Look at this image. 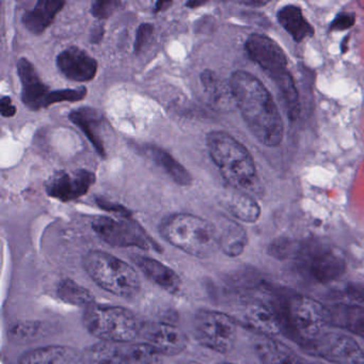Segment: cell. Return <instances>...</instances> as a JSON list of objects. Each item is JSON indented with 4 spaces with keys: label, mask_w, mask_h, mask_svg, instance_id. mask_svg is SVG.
<instances>
[{
    "label": "cell",
    "mask_w": 364,
    "mask_h": 364,
    "mask_svg": "<svg viewBox=\"0 0 364 364\" xmlns=\"http://www.w3.org/2000/svg\"><path fill=\"white\" fill-rule=\"evenodd\" d=\"M236 107L251 133L264 146L274 148L282 142L284 125L272 95L255 75L236 71L230 80Z\"/></svg>",
    "instance_id": "cell-1"
},
{
    "label": "cell",
    "mask_w": 364,
    "mask_h": 364,
    "mask_svg": "<svg viewBox=\"0 0 364 364\" xmlns=\"http://www.w3.org/2000/svg\"><path fill=\"white\" fill-rule=\"evenodd\" d=\"M206 144L213 161L232 188L261 197V182L255 161L244 144L225 132L208 134Z\"/></svg>",
    "instance_id": "cell-2"
},
{
    "label": "cell",
    "mask_w": 364,
    "mask_h": 364,
    "mask_svg": "<svg viewBox=\"0 0 364 364\" xmlns=\"http://www.w3.org/2000/svg\"><path fill=\"white\" fill-rule=\"evenodd\" d=\"M159 232L172 246L199 259L210 257L219 248L216 228L195 215H169L161 221Z\"/></svg>",
    "instance_id": "cell-3"
},
{
    "label": "cell",
    "mask_w": 364,
    "mask_h": 364,
    "mask_svg": "<svg viewBox=\"0 0 364 364\" xmlns=\"http://www.w3.org/2000/svg\"><path fill=\"white\" fill-rule=\"evenodd\" d=\"M279 310L283 330L302 347L318 338L329 325L327 306L308 296H287L279 304Z\"/></svg>",
    "instance_id": "cell-4"
},
{
    "label": "cell",
    "mask_w": 364,
    "mask_h": 364,
    "mask_svg": "<svg viewBox=\"0 0 364 364\" xmlns=\"http://www.w3.org/2000/svg\"><path fill=\"white\" fill-rule=\"evenodd\" d=\"M84 267L93 282L118 297H135L141 289L136 270L105 251H91L85 255Z\"/></svg>",
    "instance_id": "cell-5"
},
{
    "label": "cell",
    "mask_w": 364,
    "mask_h": 364,
    "mask_svg": "<svg viewBox=\"0 0 364 364\" xmlns=\"http://www.w3.org/2000/svg\"><path fill=\"white\" fill-rule=\"evenodd\" d=\"M85 327L102 342L129 344L141 334L144 323L122 306L93 304L85 311Z\"/></svg>",
    "instance_id": "cell-6"
},
{
    "label": "cell",
    "mask_w": 364,
    "mask_h": 364,
    "mask_svg": "<svg viewBox=\"0 0 364 364\" xmlns=\"http://www.w3.org/2000/svg\"><path fill=\"white\" fill-rule=\"evenodd\" d=\"M18 73L22 84V101L29 109L38 110L50 107L63 102H80L87 97V89H61L52 90L44 84L33 63L26 58H21L18 63Z\"/></svg>",
    "instance_id": "cell-7"
},
{
    "label": "cell",
    "mask_w": 364,
    "mask_h": 364,
    "mask_svg": "<svg viewBox=\"0 0 364 364\" xmlns=\"http://www.w3.org/2000/svg\"><path fill=\"white\" fill-rule=\"evenodd\" d=\"M193 333L204 347L219 353H228L234 348L237 329L234 318L218 311L202 310L196 314Z\"/></svg>",
    "instance_id": "cell-8"
},
{
    "label": "cell",
    "mask_w": 364,
    "mask_h": 364,
    "mask_svg": "<svg viewBox=\"0 0 364 364\" xmlns=\"http://www.w3.org/2000/svg\"><path fill=\"white\" fill-rule=\"evenodd\" d=\"M302 348L331 363L364 364V351L353 338L344 334L323 332Z\"/></svg>",
    "instance_id": "cell-9"
},
{
    "label": "cell",
    "mask_w": 364,
    "mask_h": 364,
    "mask_svg": "<svg viewBox=\"0 0 364 364\" xmlns=\"http://www.w3.org/2000/svg\"><path fill=\"white\" fill-rule=\"evenodd\" d=\"M92 228L95 233L110 246L136 247L144 250L157 248L144 230L131 219L124 221L110 217H97L93 220Z\"/></svg>",
    "instance_id": "cell-10"
},
{
    "label": "cell",
    "mask_w": 364,
    "mask_h": 364,
    "mask_svg": "<svg viewBox=\"0 0 364 364\" xmlns=\"http://www.w3.org/2000/svg\"><path fill=\"white\" fill-rule=\"evenodd\" d=\"M247 55L274 82L289 74L287 58L278 43L266 36L253 33L247 39Z\"/></svg>",
    "instance_id": "cell-11"
},
{
    "label": "cell",
    "mask_w": 364,
    "mask_h": 364,
    "mask_svg": "<svg viewBox=\"0 0 364 364\" xmlns=\"http://www.w3.org/2000/svg\"><path fill=\"white\" fill-rule=\"evenodd\" d=\"M240 318L242 325L264 336H274L283 331L280 310L264 298L248 297L244 299Z\"/></svg>",
    "instance_id": "cell-12"
},
{
    "label": "cell",
    "mask_w": 364,
    "mask_h": 364,
    "mask_svg": "<svg viewBox=\"0 0 364 364\" xmlns=\"http://www.w3.org/2000/svg\"><path fill=\"white\" fill-rule=\"evenodd\" d=\"M298 259H304L309 274L319 283H329L340 278L346 270L342 255L325 247H304Z\"/></svg>",
    "instance_id": "cell-13"
},
{
    "label": "cell",
    "mask_w": 364,
    "mask_h": 364,
    "mask_svg": "<svg viewBox=\"0 0 364 364\" xmlns=\"http://www.w3.org/2000/svg\"><path fill=\"white\" fill-rule=\"evenodd\" d=\"M95 183V174L88 170L58 171L46 183V193L61 202L78 199L88 193Z\"/></svg>",
    "instance_id": "cell-14"
},
{
    "label": "cell",
    "mask_w": 364,
    "mask_h": 364,
    "mask_svg": "<svg viewBox=\"0 0 364 364\" xmlns=\"http://www.w3.org/2000/svg\"><path fill=\"white\" fill-rule=\"evenodd\" d=\"M146 343L154 347L161 355H176L188 345L186 334L171 323H150L142 326L141 334Z\"/></svg>",
    "instance_id": "cell-15"
},
{
    "label": "cell",
    "mask_w": 364,
    "mask_h": 364,
    "mask_svg": "<svg viewBox=\"0 0 364 364\" xmlns=\"http://www.w3.org/2000/svg\"><path fill=\"white\" fill-rule=\"evenodd\" d=\"M57 67L68 80L76 82H87L95 80L99 65L86 50L71 46L57 56Z\"/></svg>",
    "instance_id": "cell-16"
},
{
    "label": "cell",
    "mask_w": 364,
    "mask_h": 364,
    "mask_svg": "<svg viewBox=\"0 0 364 364\" xmlns=\"http://www.w3.org/2000/svg\"><path fill=\"white\" fill-rule=\"evenodd\" d=\"M132 259L144 272V276L168 293L176 294L180 291L182 281L180 276L169 266L146 255H134Z\"/></svg>",
    "instance_id": "cell-17"
},
{
    "label": "cell",
    "mask_w": 364,
    "mask_h": 364,
    "mask_svg": "<svg viewBox=\"0 0 364 364\" xmlns=\"http://www.w3.org/2000/svg\"><path fill=\"white\" fill-rule=\"evenodd\" d=\"M82 357L75 349L61 345H50L23 353L18 364H82Z\"/></svg>",
    "instance_id": "cell-18"
},
{
    "label": "cell",
    "mask_w": 364,
    "mask_h": 364,
    "mask_svg": "<svg viewBox=\"0 0 364 364\" xmlns=\"http://www.w3.org/2000/svg\"><path fill=\"white\" fill-rule=\"evenodd\" d=\"M70 120L82 129L89 141L95 146L97 152L105 159L106 150L101 138V129L103 127L104 117L99 110L90 107H82L73 110L70 114Z\"/></svg>",
    "instance_id": "cell-19"
},
{
    "label": "cell",
    "mask_w": 364,
    "mask_h": 364,
    "mask_svg": "<svg viewBox=\"0 0 364 364\" xmlns=\"http://www.w3.org/2000/svg\"><path fill=\"white\" fill-rule=\"evenodd\" d=\"M221 203L228 212L231 213L238 220L247 223H255L261 216V208L257 200L248 193L231 188L225 191L221 197Z\"/></svg>",
    "instance_id": "cell-20"
},
{
    "label": "cell",
    "mask_w": 364,
    "mask_h": 364,
    "mask_svg": "<svg viewBox=\"0 0 364 364\" xmlns=\"http://www.w3.org/2000/svg\"><path fill=\"white\" fill-rule=\"evenodd\" d=\"M329 325L346 329L364 338V306L360 304H336L328 308Z\"/></svg>",
    "instance_id": "cell-21"
},
{
    "label": "cell",
    "mask_w": 364,
    "mask_h": 364,
    "mask_svg": "<svg viewBox=\"0 0 364 364\" xmlns=\"http://www.w3.org/2000/svg\"><path fill=\"white\" fill-rule=\"evenodd\" d=\"M65 1L40 0L31 11L23 16L25 28L33 35H42L54 23L57 14L63 9Z\"/></svg>",
    "instance_id": "cell-22"
},
{
    "label": "cell",
    "mask_w": 364,
    "mask_h": 364,
    "mask_svg": "<svg viewBox=\"0 0 364 364\" xmlns=\"http://www.w3.org/2000/svg\"><path fill=\"white\" fill-rule=\"evenodd\" d=\"M202 86L213 107L221 112H229L236 106L231 85L225 84L215 72L205 70L201 75Z\"/></svg>",
    "instance_id": "cell-23"
},
{
    "label": "cell",
    "mask_w": 364,
    "mask_h": 364,
    "mask_svg": "<svg viewBox=\"0 0 364 364\" xmlns=\"http://www.w3.org/2000/svg\"><path fill=\"white\" fill-rule=\"evenodd\" d=\"M277 16L281 26L291 36L294 41L298 43L314 35V29L304 18L301 9L297 6H285L280 9Z\"/></svg>",
    "instance_id": "cell-24"
},
{
    "label": "cell",
    "mask_w": 364,
    "mask_h": 364,
    "mask_svg": "<svg viewBox=\"0 0 364 364\" xmlns=\"http://www.w3.org/2000/svg\"><path fill=\"white\" fill-rule=\"evenodd\" d=\"M144 152L181 186H189L193 182L191 173L164 149L156 146H144Z\"/></svg>",
    "instance_id": "cell-25"
},
{
    "label": "cell",
    "mask_w": 364,
    "mask_h": 364,
    "mask_svg": "<svg viewBox=\"0 0 364 364\" xmlns=\"http://www.w3.org/2000/svg\"><path fill=\"white\" fill-rule=\"evenodd\" d=\"M247 244V232L242 225L233 221H229L219 235V248L230 257H237L242 255Z\"/></svg>",
    "instance_id": "cell-26"
},
{
    "label": "cell",
    "mask_w": 364,
    "mask_h": 364,
    "mask_svg": "<svg viewBox=\"0 0 364 364\" xmlns=\"http://www.w3.org/2000/svg\"><path fill=\"white\" fill-rule=\"evenodd\" d=\"M257 349L263 364H306L291 349L276 341L261 343Z\"/></svg>",
    "instance_id": "cell-27"
},
{
    "label": "cell",
    "mask_w": 364,
    "mask_h": 364,
    "mask_svg": "<svg viewBox=\"0 0 364 364\" xmlns=\"http://www.w3.org/2000/svg\"><path fill=\"white\" fill-rule=\"evenodd\" d=\"M86 364H125L124 344L102 342L93 345L87 351Z\"/></svg>",
    "instance_id": "cell-28"
},
{
    "label": "cell",
    "mask_w": 364,
    "mask_h": 364,
    "mask_svg": "<svg viewBox=\"0 0 364 364\" xmlns=\"http://www.w3.org/2000/svg\"><path fill=\"white\" fill-rule=\"evenodd\" d=\"M57 295L63 301L73 306H82L85 310L95 304L92 294L71 279H65L59 283Z\"/></svg>",
    "instance_id": "cell-29"
},
{
    "label": "cell",
    "mask_w": 364,
    "mask_h": 364,
    "mask_svg": "<svg viewBox=\"0 0 364 364\" xmlns=\"http://www.w3.org/2000/svg\"><path fill=\"white\" fill-rule=\"evenodd\" d=\"M274 82L280 91L283 101H284L287 116L291 121L297 120L299 118L300 112H301V106H300L299 93H298L291 73L287 74Z\"/></svg>",
    "instance_id": "cell-30"
},
{
    "label": "cell",
    "mask_w": 364,
    "mask_h": 364,
    "mask_svg": "<svg viewBox=\"0 0 364 364\" xmlns=\"http://www.w3.org/2000/svg\"><path fill=\"white\" fill-rule=\"evenodd\" d=\"M161 355L146 342L124 344L125 364H163Z\"/></svg>",
    "instance_id": "cell-31"
},
{
    "label": "cell",
    "mask_w": 364,
    "mask_h": 364,
    "mask_svg": "<svg viewBox=\"0 0 364 364\" xmlns=\"http://www.w3.org/2000/svg\"><path fill=\"white\" fill-rule=\"evenodd\" d=\"M302 245L298 244L295 240L287 237H280L274 240L268 247V255L274 259L284 261V259H295L299 257Z\"/></svg>",
    "instance_id": "cell-32"
},
{
    "label": "cell",
    "mask_w": 364,
    "mask_h": 364,
    "mask_svg": "<svg viewBox=\"0 0 364 364\" xmlns=\"http://www.w3.org/2000/svg\"><path fill=\"white\" fill-rule=\"evenodd\" d=\"M120 7L119 1H95L91 7V14L99 20H107Z\"/></svg>",
    "instance_id": "cell-33"
},
{
    "label": "cell",
    "mask_w": 364,
    "mask_h": 364,
    "mask_svg": "<svg viewBox=\"0 0 364 364\" xmlns=\"http://www.w3.org/2000/svg\"><path fill=\"white\" fill-rule=\"evenodd\" d=\"M154 33V26L149 23L141 24L138 28L137 33H136L135 41V53L136 54H141L144 48L150 44L151 40Z\"/></svg>",
    "instance_id": "cell-34"
},
{
    "label": "cell",
    "mask_w": 364,
    "mask_h": 364,
    "mask_svg": "<svg viewBox=\"0 0 364 364\" xmlns=\"http://www.w3.org/2000/svg\"><path fill=\"white\" fill-rule=\"evenodd\" d=\"M355 16L353 14L349 12H342L338 14L334 18L333 22L330 25V31H344L351 28L355 24Z\"/></svg>",
    "instance_id": "cell-35"
},
{
    "label": "cell",
    "mask_w": 364,
    "mask_h": 364,
    "mask_svg": "<svg viewBox=\"0 0 364 364\" xmlns=\"http://www.w3.org/2000/svg\"><path fill=\"white\" fill-rule=\"evenodd\" d=\"M97 205L102 208V210H106V212L114 213V214L120 215L123 219H131L132 214L127 208H124L120 204L114 203V202L108 201V200L104 199V198H97L95 199Z\"/></svg>",
    "instance_id": "cell-36"
},
{
    "label": "cell",
    "mask_w": 364,
    "mask_h": 364,
    "mask_svg": "<svg viewBox=\"0 0 364 364\" xmlns=\"http://www.w3.org/2000/svg\"><path fill=\"white\" fill-rule=\"evenodd\" d=\"M345 291H346L347 296L353 299L364 302V284L362 283H349L347 284Z\"/></svg>",
    "instance_id": "cell-37"
},
{
    "label": "cell",
    "mask_w": 364,
    "mask_h": 364,
    "mask_svg": "<svg viewBox=\"0 0 364 364\" xmlns=\"http://www.w3.org/2000/svg\"><path fill=\"white\" fill-rule=\"evenodd\" d=\"M0 112L4 118H12L16 116V107L12 102L11 97H3L0 102Z\"/></svg>",
    "instance_id": "cell-38"
},
{
    "label": "cell",
    "mask_w": 364,
    "mask_h": 364,
    "mask_svg": "<svg viewBox=\"0 0 364 364\" xmlns=\"http://www.w3.org/2000/svg\"><path fill=\"white\" fill-rule=\"evenodd\" d=\"M104 37V27L103 25H95L91 31L90 41L92 44H99Z\"/></svg>",
    "instance_id": "cell-39"
},
{
    "label": "cell",
    "mask_w": 364,
    "mask_h": 364,
    "mask_svg": "<svg viewBox=\"0 0 364 364\" xmlns=\"http://www.w3.org/2000/svg\"><path fill=\"white\" fill-rule=\"evenodd\" d=\"M36 327L35 326H31V327H29V326H16V328H14V332L16 333V336H23V338H25V336H28L29 333H35L36 332Z\"/></svg>",
    "instance_id": "cell-40"
},
{
    "label": "cell",
    "mask_w": 364,
    "mask_h": 364,
    "mask_svg": "<svg viewBox=\"0 0 364 364\" xmlns=\"http://www.w3.org/2000/svg\"><path fill=\"white\" fill-rule=\"evenodd\" d=\"M171 1H157L156 6H155V14H159V12L166 11L171 7Z\"/></svg>",
    "instance_id": "cell-41"
},
{
    "label": "cell",
    "mask_w": 364,
    "mask_h": 364,
    "mask_svg": "<svg viewBox=\"0 0 364 364\" xmlns=\"http://www.w3.org/2000/svg\"><path fill=\"white\" fill-rule=\"evenodd\" d=\"M242 5L250 6V7H261L267 5V1H245Z\"/></svg>",
    "instance_id": "cell-42"
},
{
    "label": "cell",
    "mask_w": 364,
    "mask_h": 364,
    "mask_svg": "<svg viewBox=\"0 0 364 364\" xmlns=\"http://www.w3.org/2000/svg\"><path fill=\"white\" fill-rule=\"evenodd\" d=\"M204 1H189V3L186 4L187 7L191 8V9H195V8L200 7V6L204 5Z\"/></svg>",
    "instance_id": "cell-43"
},
{
    "label": "cell",
    "mask_w": 364,
    "mask_h": 364,
    "mask_svg": "<svg viewBox=\"0 0 364 364\" xmlns=\"http://www.w3.org/2000/svg\"><path fill=\"white\" fill-rule=\"evenodd\" d=\"M187 364H203V363H200V362L191 361V362H188V363H187Z\"/></svg>",
    "instance_id": "cell-44"
},
{
    "label": "cell",
    "mask_w": 364,
    "mask_h": 364,
    "mask_svg": "<svg viewBox=\"0 0 364 364\" xmlns=\"http://www.w3.org/2000/svg\"><path fill=\"white\" fill-rule=\"evenodd\" d=\"M223 364H236V363H230V362H227V363H223Z\"/></svg>",
    "instance_id": "cell-45"
}]
</instances>
